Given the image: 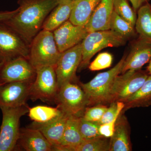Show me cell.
<instances>
[{"label": "cell", "instance_id": "cell-1", "mask_svg": "<svg viewBox=\"0 0 151 151\" xmlns=\"http://www.w3.org/2000/svg\"><path fill=\"white\" fill-rule=\"evenodd\" d=\"M59 3V0H19L18 12L4 22L29 44Z\"/></svg>", "mask_w": 151, "mask_h": 151}, {"label": "cell", "instance_id": "cell-2", "mask_svg": "<svg viewBox=\"0 0 151 151\" xmlns=\"http://www.w3.org/2000/svg\"><path fill=\"white\" fill-rule=\"evenodd\" d=\"M127 55H124L113 68L99 73L86 83L79 82L89 101V106L111 103V92L115 78L122 73Z\"/></svg>", "mask_w": 151, "mask_h": 151}, {"label": "cell", "instance_id": "cell-3", "mask_svg": "<svg viewBox=\"0 0 151 151\" xmlns=\"http://www.w3.org/2000/svg\"><path fill=\"white\" fill-rule=\"evenodd\" d=\"M61 53L52 32L42 29L30 44L28 60L35 69L45 66L55 67Z\"/></svg>", "mask_w": 151, "mask_h": 151}, {"label": "cell", "instance_id": "cell-4", "mask_svg": "<svg viewBox=\"0 0 151 151\" xmlns=\"http://www.w3.org/2000/svg\"><path fill=\"white\" fill-rule=\"evenodd\" d=\"M127 40L111 29L89 32L81 42L82 58L78 69L81 70L89 66L92 58L103 49L123 46Z\"/></svg>", "mask_w": 151, "mask_h": 151}, {"label": "cell", "instance_id": "cell-5", "mask_svg": "<svg viewBox=\"0 0 151 151\" xmlns=\"http://www.w3.org/2000/svg\"><path fill=\"white\" fill-rule=\"evenodd\" d=\"M54 103L57 108L68 116L81 117L89 106L84 90L79 84L73 82L66 83L60 87Z\"/></svg>", "mask_w": 151, "mask_h": 151}, {"label": "cell", "instance_id": "cell-6", "mask_svg": "<svg viewBox=\"0 0 151 151\" xmlns=\"http://www.w3.org/2000/svg\"><path fill=\"white\" fill-rule=\"evenodd\" d=\"M27 105L17 108H1L2 122L0 127V151L14 150L19 137L21 118L28 113Z\"/></svg>", "mask_w": 151, "mask_h": 151}, {"label": "cell", "instance_id": "cell-7", "mask_svg": "<svg viewBox=\"0 0 151 151\" xmlns=\"http://www.w3.org/2000/svg\"><path fill=\"white\" fill-rule=\"evenodd\" d=\"M36 70V74L31 87L29 98L33 101L40 100L54 103L59 89L55 66H43Z\"/></svg>", "mask_w": 151, "mask_h": 151}, {"label": "cell", "instance_id": "cell-8", "mask_svg": "<svg viewBox=\"0 0 151 151\" xmlns=\"http://www.w3.org/2000/svg\"><path fill=\"white\" fill-rule=\"evenodd\" d=\"M29 45L4 22H0V63L22 57L28 59Z\"/></svg>", "mask_w": 151, "mask_h": 151}, {"label": "cell", "instance_id": "cell-9", "mask_svg": "<svg viewBox=\"0 0 151 151\" xmlns=\"http://www.w3.org/2000/svg\"><path fill=\"white\" fill-rule=\"evenodd\" d=\"M148 76L147 72L141 69L128 70L119 74L113 83L111 103L117 101L124 103L142 86Z\"/></svg>", "mask_w": 151, "mask_h": 151}, {"label": "cell", "instance_id": "cell-10", "mask_svg": "<svg viewBox=\"0 0 151 151\" xmlns=\"http://www.w3.org/2000/svg\"><path fill=\"white\" fill-rule=\"evenodd\" d=\"M81 43L62 52L55 67L58 88L69 82L76 83V73L81 63Z\"/></svg>", "mask_w": 151, "mask_h": 151}, {"label": "cell", "instance_id": "cell-11", "mask_svg": "<svg viewBox=\"0 0 151 151\" xmlns=\"http://www.w3.org/2000/svg\"><path fill=\"white\" fill-rule=\"evenodd\" d=\"M36 70L27 58L20 57L5 63L0 70V81L4 84L33 81Z\"/></svg>", "mask_w": 151, "mask_h": 151}, {"label": "cell", "instance_id": "cell-12", "mask_svg": "<svg viewBox=\"0 0 151 151\" xmlns=\"http://www.w3.org/2000/svg\"><path fill=\"white\" fill-rule=\"evenodd\" d=\"M33 81L6 83L0 86V108H17L27 105Z\"/></svg>", "mask_w": 151, "mask_h": 151}, {"label": "cell", "instance_id": "cell-13", "mask_svg": "<svg viewBox=\"0 0 151 151\" xmlns=\"http://www.w3.org/2000/svg\"><path fill=\"white\" fill-rule=\"evenodd\" d=\"M52 32L57 46L61 53L81 43L89 33L85 26L73 24L69 20Z\"/></svg>", "mask_w": 151, "mask_h": 151}, {"label": "cell", "instance_id": "cell-14", "mask_svg": "<svg viewBox=\"0 0 151 151\" xmlns=\"http://www.w3.org/2000/svg\"><path fill=\"white\" fill-rule=\"evenodd\" d=\"M151 59V41L140 37L132 43L129 53L127 55L122 73L128 70L141 69Z\"/></svg>", "mask_w": 151, "mask_h": 151}, {"label": "cell", "instance_id": "cell-15", "mask_svg": "<svg viewBox=\"0 0 151 151\" xmlns=\"http://www.w3.org/2000/svg\"><path fill=\"white\" fill-rule=\"evenodd\" d=\"M17 148L27 151H51L52 146L37 129L27 127L20 129Z\"/></svg>", "mask_w": 151, "mask_h": 151}, {"label": "cell", "instance_id": "cell-16", "mask_svg": "<svg viewBox=\"0 0 151 151\" xmlns=\"http://www.w3.org/2000/svg\"><path fill=\"white\" fill-rule=\"evenodd\" d=\"M68 117L62 113L58 117L50 122L42 124L33 122L28 127L40 131L51 144L52 148L59 145L61 143Z\"/></svg>", "mask_w": 151, "mask_h": 151}, {"label": "cell", "instance_id": "cell-17", "mask_svg": "<svg viewBox=\"0 0 151 151\" xmlns=\"http://www.w3.org/2000/svg\"><path fill=\"white\" fill-rule=\"evenodd\" d=\"M114 0H101L85 26L88 32L110 29Z\"/></svg>", "mask_w": 151, "mask_h": 151}, {"label": "cell", "instance_id": "cell-18", "mask_svg": "<svg viewBox=\"0 0 151 151\" xmlns=\"http://www.w3.org/2000/svg\"><path fill=\"white\" fill-rule=\"evenodd\" d=\"M80 117L68 116L65 129L59 145L52 148V151H74L75 148L83 141L79 129Z\"/></svg>", "mask_w": 151, "mask_h": 151}, {"label": "cell", "instance_id": "cell-19", "mask_svg": "<svg viewBox=\"0 0 151 151\" xmlns=\"http://www.w3.org/2000/svg\"><path fill=\"white\" fill-rule=\"evenodd\" d=\"M129 123L124 113H121L115 124V130L110 139V151H131Z\"/></svg>", "mask_w": 151, "mask_h": 151}, {"label": "cell", "instance_id": "cell-20", "mask_svg": "<svg viewBox=\"0 0 151 151\" xmlns=\"http://www.w3.org/2000/svg\"><path fill=\"white\" fill-rule=\"evenodd\" d=\"M73 4V2L60 1L59 4L47 17L42 29L53 32L69 20Z\"/></svg>", "mask_w": 151, "mask_h": 151}, {"label": "cell", "instance_id": "cell-21", "mask_svg": "<svg viewBox=\"0 0 151 151\" xmlns=\"http://www.w3.org/2000/svg\"><path fill=\"white\" fill-rule=\"evenodd\" d=\"M101 0H75L69 20L73 24L85 26Z\"/></svg>", "mask_w": 151, "mask_h": 151}, {"label": "cell", "instance_id": "cell-22", "mask_svg": "<svg viewBox=\"0 0 151 151\" xmlns=\"http://www.w3.org/2000/svg\"><path fill=\"white\" fill-rule=\"evenodd\" d=\"M124 103L122 112L123 113L131 108L149 107L151 105V75L149 76L142 86Z\"/></svg>", "mask_w": 151, "mask_h": 151}, {"label": "cell", "instance_id": "cell-23", "mask_svg": "<svg viewBox=\"0 0 151 151\" xmlns=\"http://www.w3.org/2000/svg\"><path fill=\"white\" fill-rule=\"evenodd\" d=\"M135 28L139 37L151 41V4L148 2L137 10Z\"/></svg>", "mask_w": 151, "mask_h": 151}, {"label": "cell", "instance_id": "cell-24", "mask_svg": "<svg viewBox=\"0 0 151 151\" xmlns=\"http://www.w3.org/2000/svg\"><path fill=\"white\" fill-rule=\"evenodd\" d=\"M28 116L33 122L45 123L58 117L62 113L58 108L38 105L29 108Z\"/></svg>", "mask_w": 151, "mask_h": 151}, {"label": "cell", "instance_id": "cell-25", "mask_svg": "<svg viewBox=\"0 0 151 151\" xmlns=\"http://www.w3.org/2000/svg\"><path fill=\"white\" fill-rule=\"evenodd\" d=\"M110 29L118 33L127 40L136 35L135 26L119 15L113 10L110 22Z\"/></svg>", "mask_w": 151, "mask_h": 151}, {"label": "cell", "instance_id": "cell-26", "mask_svg": "<svg viewBox=\"0 0 151 151\" xmlns=\"http://www.w3.org/2000/svg\"><path fill=\"white\" fill-rule=\"evenodd\" d=\"M101 137L83 140L74 151H110V140Z\"/></svg>", "mask_w": 151, "mask_h": 151}, {"label": "cell", "instance_id": "cell-27", "mask_svg": "<svg viewBox=\"0 0 151 151\" xmlns=\"http://www.w3.org/2000/svg\"><path fill=\"white\" fill-rule=\"evenodd\" d=\"M113 10L120 17L135 26L137 16L128 0H114Z\"/></svg>", "mask_w": 151, "mask_h": 151}, {"label": "cell", "instance_id": "cell-28", "mask_svg": "<svg viewBox=\"0 0 151 151\" xmlns=\"http://www.w3.org/2000/svg\"><path fill=\"white\" fill-rule=\"evenodd\" d=\"M100 124L97 122L86 121L79 118V126L80 132L83 139L102 137L99 132Z\"/></svg>", "mask_w": 151, "mask_h": 151}, {"label": "cell", "instance_id": "cell-29", "mask_svg": "<svg viewBox=\"0 0 151 151\" xmlns=\"http://www.w3.org/2000/svg\"><path fill=\"white\" fill-rule=\"evenodd\" d=\"M124 107V103L123 102L120 101L112 102L109 107L107 108L102 119L97 123L100 125L116 121Z\"/></svg>", "mask_w": 151, "mask_h": 151}, {"label": "cell", "instance_id": "cell-30", "mask_svg": "<svg viewBox=\"0 0 151 151\" xmlns=\"http://www.w3.org/2000/svg\"><path fill=\"white\" fill-rule=\"evenodd\" d=\"M113 58L111 53L103 52L98 54L95 59L89 63L88 68L91 71L106 69L111 66Z\"/></svg>", "mask_w": 151, "mask_h": 151}, {"label": "cell", "instance_id": "cell-31", "mask_svg": "<svg viewBox=\"0 0 151 151\" xmlns=\"http://www.w3.org/2000/svg\"><path fill=\"white\" fill-rule=\"evenodd\" d=\"M106 105H99L92 107H86L81 118L89 122H98L102 119L103 114L107 110Z\"/></svg>", "mask_w": 151, "mask_h": 151}, {"label": "cell", "instance_id": "cell-32", "mask_svg": "<svg viewBox=\"0 0 151 151\" xmlns=\"http://www.w3.org/2000/svg\"><path fill=\"white\" fill-rule=\"evenodd\" d=\"M116 121L100 124L99 129L100 134L105 137L111 138L114 133Z\"/></svg>", "mask_w": 151, "mask_h": 151}, {"label": "cell", "instance_id": "cell-33", "mask_svg": "<svg viewBox=\"0 0 151 151\" xmlns=\"http://www.w3.org/2000/svg\"><path fill=\"white\" fill-rule=\"evenodd\" d=\"M19 9L12 11L0 12V22H5L9 19L18 12Z\"/></svg>", "mask_w": 151, "mask_h": 151}, {"label": "cell", "instance_id": "cell-34", "mask_svg": "<svg viewBox=\"0 0 151 151\" xmlns=\"http://www.w3.org/2000/svg\"><path fill=\"white\" fill-rule=\"evenodd\" d=\"M132 3L133 8L135 11H137L139 9L146 3L149 1V0H129Z\"/></svg>", "mask_w": 151, "mask_h": 151}, {"label": "cell", "instance_id": "cell-35", "mask_svg": "<svg viewBox=\"0 0 151 151\" xmlns=\"http://www.w3.org/2000/svg\"><path fill=\"white\" fill-rule=\"evenodd\" d=\"M148 70L150 75H151V59L150 60V63H149V65L148 66Z\"/></svg>", "mask_w": 151, "mask_h": 151}, {"label": "cell", "instance_id": "cell-36", "mask_svg": "<svg viewBox=\"0 0 151 151\" xmlns=\"http://www.w3.org/2000/svg\"><path fill=\"white\" fill-rule=\"evenodd\" d=\"M75 0H59L60 1H67L73 2Z\"/></svg>", "mask_w": 151, "mask_h": 151}, {"label": "cell", "instance_id": "cell-37", "mask_svg": "<svg viewBox=\"0 0 151 151\" xmlns=\"http://www.w3.org/2000/svg\"><path fill=\"white\" fill-rule=\"evenodd\" d=\"M4 63H0V70H1V68L2 66H3Z\"/></svg>", "mask_w": 151, "mask_h": 151}, {"label": "cell", "instance_id": "cell-38", "mask_svg": "<svg viewBox=\"0 0 151 151\" xmlns=\"http://www.w3.org/2000/svg\"><path fill=\"white\" fill-rule=\"evenodd\" d=\"M4 84V83H3V82H2L1 81H0V86H1V85H3V84Z\"/></svg>", "mask_w": 151, "mask_h": 151}]
</instances>
